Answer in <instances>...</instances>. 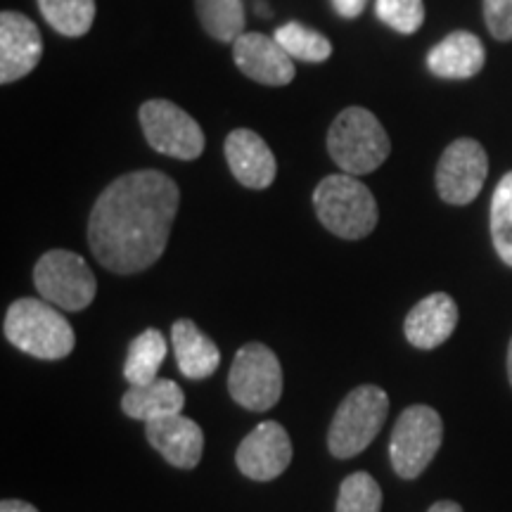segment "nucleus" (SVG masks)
<instances>
[{"mask_svg": "<svg viewBox=\"0 0 512 512\" xmlns=\"http://www.w3.org/2000/svg\"><path fill=\"white\" fill-rule=\"evenodd\" d=\"M43 57V36L22 12L0 15V83H15L36 69Z\"/></svg>", "mask_w": 512, "mask_h": 512, "instance_id": "nucleus-12", "label": "nucleus"}, {"mask_svg": "<svg viewBox=\"0 0 512 512\" xmlns=\"http://www.w3.org/2000/svg\"><path fill=\"white\" fill-rule=\"evenodd\" d=\"M486 50L472 31H453L427 55V67L439 79H472L484 69Z\"/></svg>", "mask_w": 512, "mask_h": 512, "instance_id": "nucleus-17", "label": "nucleus"}, {"mask_svg": "<svg viewBox=\"0 0 512 512\" xmlns=\"http://www.w3.org/2000/svg\"><path fill=\"white\" fill-rule=\"evenodd\" d=\"M458 325V306L444 292L430 294L418 302L406 316L403 332L418 349H437L453 335Z\"/></svg>", "mask_w": 512, "mask_h": 512, "instance_id": "nucleus-16", "label": "nucleus"}, {"mask_svg": "<svg viewBox=\"0 0 512 512\" xmlns=\"http://www.w3.org/2000/svg\"><path fill=\"white\" fill-rule=\"evenodd\" d=\"M484 19L491 36L512 41V0H484Z\"/></svg>", "mask_w": 512, "mask_h": 512, "instance_id": "nucleus-27", "label": "nucleus"}, {"mask_svg": "<svg viewBox=\"0 0 512 512\" xmlns=\"http://www.w3.org/2000/svg\"><path fill=\"white\" fill-rule=\"evenodd\" d=\"M444 439V422L430 406L406 408L396 420L389 444L394 472L403 479H415L427 470Z\"/></svg>", "mask_w": 512, "mask_h": 512, "instance_id": "nucleus-8", "label": "nucleus"}, {"mask_svg": "<svg viewBox=\"0 0 512 512\" xmlns=\"http://www.w3.org/2000/svg\"><path fill=\"white\" fill-rule=\"evenodd\" d=\"M38 294L62 311H83L93 304L98 280L79 254L50 249L34 268Z\"/></svg>", "mask_w": 512, "mask_h": 512, "instance_id": "nucleus-6", "label": "nucleus"}, {"mask_svg": "<svg viewBox=\"0 0 512 512\" xmlns=\"http://www.w3.org/2000/svg\"><path fill=\"white\" fill-rule=\"evenodd\" d=\"M138 117L147 143L159 155L190 162L204 152L202 126L174 102L147 100L140 107Z\"/></svg>", "mask_w": 512, "mask_h": 512, "instance_id": "nucleus-9", "label": "nucleus"}, {"mask_svg": "<svg viewBox=\"0 0 512 512\" xmlns=\"http://www.w3.org/2000/svg\"><path fill=\"white\" fill-rule=\"evenodd\" d=\"M166 358V339L159 330L150 328L133 339L126 354L124 377L131 387L150 384L157 380L159 368L164 366Z\"/></svg>", "mask_w": 512, "mask_h": 512, "instance_id": "nucleus-20", "label": "nucleus"}, {"mask_svg": "<svg viewBox=\"0 0 512 512\" xmlns=\"http://www.w3.org/2000/svg\"><path fill=\"white\" fill-rule=\"evenodd\" d=\"M292 460V441L290 434L280 422L266 420L256 425L252 432L242 439L238 448V463L240 472L256 482H271L287 470Z\"/></svg>", "mask_w": 512, "mask_h": 512, "instance_id": "nucleus-11", "label": "nucleus"}, {"mask_svg": "<svg viewBox=\"0 0 512 512\" xmlns=\"http://www.w3.org/2000/svg\"><path fill=\"white\" fill-rule=\"evenodd\" d=\"M185 394L174 380L157 377L155 382L140 384V387H128V392L121 399V411L128 418L152 422L166 415L183 413Z\"/></svg>", "mask_w": 512, "mask_h": 512, "instance_id": "nucleus-19", "label": "nucleus"}, {"mask_svg": "<svg viewBox=\"0 0 512 512\" xmlns=\"http://www.w3.org/2000/svg\"><path fill=\"white\" fill-rule=\"evenodd\" d=\"M197 17L204 31L221 43H235L245 34V5L242 0H195Z\"/></svg>", "mask_w": 512, "mask_h": 512, "instance_id": "nucleus-21", "label": "nucleus"}, {"mask_svg": "<svg viewBox=\"0 0 512 512\" xmlns=\"http://www.w3.org/2000/svg\"><path fill=\"white\" fill-rule=\"evenodd\" d=\"M181 190L162 171L143 169L117 178L95 202L88 221L91 252L107 271L140 273L164 254Z\"/></svg>", "mask_w": 512, "mask_h": 512, "instance_id": "nucleus-1", "label": "nucleus"}, {"mask_svg": "<svg viewBox=\"0 0 512 512\" xmlns=\"http://www.w3.org/2000/svg\"><path fill=\"white\" fill-rule=\"evenodd\" d=\"M176 366L188 380H207L221 366V351L188 318L176 320L171 328Z\"/></svg>", "mask_w": 512, "mask_h": 512, "instance_id": "nucleus-18", "label": "nucleus"}, {"mask_svg": "<svg viewBox=\"0 0 512 512\" xmlns=\"http://www.w3.org/2000/svg\"><path fill=\"white\" fill-rule=\"evenodd\" d=\"M427 512H463V508L453 501H439V503H434Z\"/></svg>", "mask_w": 512, "mask_h": 512, "instance_id": "nucleus-30", "label": "nucleus"}, {"mask_svg": "<svg viewBox=\"0 0 512 512\" xmlns=\"http://www.w3.org/2000/svg\"><path fill=\"white\" fill-rule=\"evenodd\" d=\"M491 240L503 264L512 266V171L501 178L491 197Z\"/></svg>", "mask_w": 512, "mask_h": 512, "instance_id": "nucleus-24", "label": "nucleus"}, {"mask_svg": "<svg viewBox=\"0 0 512 512\" xmlns=\"http://www.w3.org/2000/svg\"><path fill=\"white\" fill-rule=\"evenodd\" d=\"M375 15L396 34L411 36L425 22L422 0H375Z\"/></svg>", "mask_w": 512, "mask_h": 512, "instance_id": "nucleus-26", "label": "nucleus"}, {"mask_svg": "<svg viewBox=\"0 0 512 512\" xmlns=\"http://www.w3.org/2000/svg\"><path fill=\"white\" fill-rule=\"evenodd\" d=\"M226 162L230 166V174L238 178V183L249 190H266L275 181L278 174V164L271 147L256 131L249 128H235L228 133L226 143Z\"/></svg>", "mask_w": 512, "mask_h": 512, "instance_id": "nucleus-14", "label": "nucleus"}, {"mask_svg": "<svg viewBox=\"0 0 512 512\" xmlns=\"http://www.w3.org/2000/svg\"><path fill=\"white\" fill-rule=\"evenodd\" d=\"M389 413V396L375 384H363L339 403L332 418L328 448L335 458H354L373 444Z\"/></svg>", "mask_w": 512, "mask_h": 512, "instance_id": "nucleus-5", "label": "nucleus"}, {"mask_svg": "<svg viewBox=\"0 0 512 512\" xmlns=\"http://www.w3.org/2000/svg\"><path fill=\"white\" fill-rule=\"evenodd\" d=\"M0 512H38L34 505L24 503V501H12V498H5L3 503H0Z\"/></svg>", "mask_w": 512, "mask_h": 512, "instance_id": "nucleus-29", "label": "nucleus"}, {"mask_svg": "<svg viewBox=\"0 0 512 512\" xmlns=\"http://www.w3.org/2000/svg\"><path fill=\"white\" fill-rule=\"evenodd\" d=\"M489 176V157L477 140L460 138L451 143L437 164V190L448 204H470L484 188Z\"/></svg>", "mask_w": 512, "mask_h": 512, "instance_id": "nucleus-10", "label": "nucleus"}, {"mask_svg": "<svg viewBox=\"0 0 512 512\" xmlns=\"http://www.w3.org/2000/svg\"><path fill=\"white\" fill-rule=\"evenodd\" d=\"M233 60L247 79L264 86H287L294 79V60L275 36L242 34L233 43Z\"/></svg>", "mask_w": 512, "mask_h": 512, "instance_id": "nucleus-13", "label": "nucleus"}, {"mask_svg": "<svg viewBox=\"0 0 512 512\" xmlns=\"http://www.w3.org/2000/svg\"><path fill=\"white\" fill-rule=\"evenodd\" d=\"M382 489L368 472H354L339 486L335 512H380Z\"/></svg>", "mask_w": 512, "mask_h": 512, "instance_id": "nucleus-25", "label": "nucleus"}, {"mask_svg": "<svg viewBox=\"0 0 512 512\" xmlns=\"http://www.w3.org/2000/svg\"><path fill=\"white\" fill-rule=\"evenodd\" d=\"M145 437L166 463L181 470H192L202 460L204 432L195 420L183 418V413L145 422Z\"/></svg>", "mask_w": 512, "mask_h": 512, "instance_id": "nucleus-15", "label": "nucleus"}, {"mask_svg": "<svg viewBox=\"0 0 512 512\" xmlns=\"http://www.w3.org/2000/svg\"><path fill=\"white\" fill-rule=\"evenodd\" d=\"M320 223L342 240H361L377 226V202L366 185L349 174L323 178L313 192Z\"/></svg>", "mask_w": 512, "mask_h": 512, "instance_id": "nucleus-4", "label": "nucleus"}, {"mask_svg": "<svg viewBox=\"0 0 512 512\" xmlns=\"http://www.w3.org/2000/svg\"><path fill=\"white\" fill-rule=\"evenodd\" d=\"M38 10L57 34L86 36L95 19V0H38Z\"/></svg>", "mask_w": 512, "mask_h": 512, "instance_id": "nucleus-22", "label": "nucleus"}, {"mask_svg": "<svg viewBox=\"0 0 512 512\" xmlns=\"http://www.w3.org/2000/svg\"><path fill=\"white\" fill-rule=\"evenodd\" d=\"M3 332L12 347L41 361H60L74 349V330L46 299H17L5 313Z\"/></svg>", "mask_w": 512, "mask_h": 512, "instance_id": "nucleus-2", "label": "nucleus"}, {"mask_svg": "<svg viewBox=\"0 0 512 512\" xmlns=\"http://www.w3.org/2000/svg\"><path fill=\"white\" fill-rule=\"evenodd\" d=\"M328 152L344 174L363 176L380 169L392 152V143L373 112L366 107H347L332 121Z\"/></svg>", "mask_w": 512, "mask_h": 512, "instance_id": "nucleus-3", "label": "nucleus"}, {"mask_svg": "<svg viewBox=\"0 0 512 512\" xmlns=\"http://www.w3.org/2000/svg\"><path fill=\"white\" fill-rule=\"evenodd\" d=\"M228 389L247 411L264 413L273 408L283 394V368L278 356L261 342L245 344L230 366Z\"/></svg>", "mask_w": 512, "mask_h": 512, "instance_id": "nucleus-7", "label": "nucleus"}, {"mask_svg": "<svg viewBox=\"0 0 512 512\" xmlns=\"http://www.w3.org/2000/svg\"><path fill=\"white\" fill-rule=\"evenodd\" d=\"M275 41L292 60L325 62L332 55V43L320 31L304 27L299 22H287L275 31Z\"/></svg>", "mask_w": 512, "mask_h": 512, "instance_id": "nucleus-23", "label": "nucleus"}, {"mask_svg": "<svg viewBox=\"0 0 512 512\" xmlns=\"http://www.w3.org/2000/svg\"><path fill=\"white\" fill-rule=\"evenodd\" d=\"M508 377H510V384H512V339H510V347H508Z\"/></svg>", "mask_w": 512, "mask_h": 512, "instance_id": "nucleus-31", "label": "nucleus"}, {"mask_svg": "<svg viewBox=\"0 0 512 512\" xmlns=\"http://www.w3.org/2000/svg\"><path fill=\"white\" fill-rule=\"evenodd\" d=\"M366 5L368 0H332V8H335L337 15L344 19H356L363 10H366Z\"/></svg>", "mask_w": 512, "mask_h": 512, "instance_id": "nucleus-28", "label": "nucleus"}]
</instances>
